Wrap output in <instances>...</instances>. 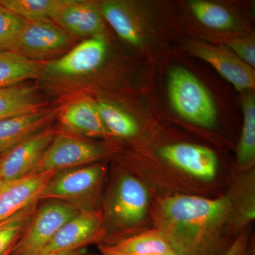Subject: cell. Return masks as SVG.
<instances>
[{
    "instance_id": "obj_23",
    "label": "cell",
    "mask_w": 255,
    "mask_h": 255,
    "mask_svg": "<svg viewBox=\"0 0 255 255\" xmlns=\"http://www.w3.org/2000/svg\"><path fill=\"white\" fill-rule=\"evenodd\" d=\"M189 5L196 18L207 27L228 30L235 26L233 15L221 5L201 0L190 1Z\"/></svg>"
},
{
    "instance_id": "obj_7",
    "label": "cell",
    "mask_w": 255,
    "mask_h": 255,
    "mask_svg": "<svg viewBox=\"0 0 255 255\" xmlns=\"http://www.w3.org/2000/svg\"><path fill=\"white\" fill-rule=\"evenodd\" d=\"M102 219L93 210L82 209L65 223L40 255L63 254L78 251L98 241L102 236Z\"/></svg>"
},
{
    "instance_id": "obj_31",
    "label": "cell",
    "mask_w": 255,
    "mask_h": 255,
    "mask_svg": "<svg viewBox=\"0 0 255 255\" xmlns=\"http://www.w3.org/2000/svg\"><path fill=\"white\" fill-rule=\"evenodd\" d=\"M11 253H7V254L4 255H10Z\"/></svg>"
},
{
    "instance_id": "obj_4",
    "label": "cell",
    "mask_w": 255,
    "mask_h": 255,
    "mask_svg": "<svg viewBox=\"0 0 255 255\" xmlns=\"http://www.w3.org/2000/svg\"><path fill=\"white\" fill-rule=\"evenodd\" d=\"M73 36L51 19L25 21L17 52L28 59L50 62L73 46Z\"/></svg>"
},
{
    "instance_id": "obj_9",
    "label": "cell",
    "mask_w": 255,
    "mask_h": 255,
    "mask_svg": "<svg viewBox=\"0 0 255 255\" xmlns=\"http://www.w3.org/2000/svg\"><path fill=\"white\" fill-rule=\"evenodd\" d=\"M191 54L205 60L236 90L243 92L255 87V71L230 49L201 41H191L187 46Z\"/></svg>"
},
{
    "instance_id": "obj_13",
    "label": "cell",
    "mask_w": 255,
    "mask_h": 255,
    "mask_svg": "<svg viewBox=\"0 0 255 255\" xmlns=\"http://www.w3.org/2000/svg\"><path fill=\"white\" fill-rule=\"evenodd\" d=\"M159 153L169 163L193 177L209 181L217 174L219 160L214 151L189 143L166 145Z\"/></svg>"
},
{
    "instance_id": "obj_26",
    "label": "cell",
    "mask_w": 255,
    "mask_h": 255,
    "mask_svg": "<svg viewBox=\"0 0 255 255\" xmlns=\"http://www.w3.org/2000/svg\"><path fill=\"white\" fill-rule=\"evenodd\" d=\"M25 21L0 4V53L17 52Z\"/></svg>"
},
{
    "instance_id": "obj_20",
    "label": "cell",
    "mask_w": 255,
    "mask_h": 255,
    "mask_svg": "<svg viewBox=\"0 0 255 255\" xmlns=\"http://www.w3.org/2000/svg\"><path fill=\"white\" fill-rule=\"evenodd\" d=\"M100 251L111 255H150L173 250L157 230L125 238L112 246H101Z\"/></svg>"
},
{
    "instance_id": "obj_1",
    "label": "cell",
    "mask_w": 255,
    "mask_h": 255,
    "mask_svg": "<svg viewBox=\"0 0 255 255\" xmlns=\"http://www.w3.org/2000/svg\"><path fill=\"white\" fill-rule=\"evenodd\" d=\"M233 212L228 197L169 196L159 202L157 231L178 255H222L223 230Z\"/></svg>"
},
{
    "instance_id": "obj_16",
    "label": "cell",
    "mask_w": 255,
    "mask_h": 255,
    "mask_svg": "<svg viewBox=\"0 0 255 255\" xmlns=\"http://www.w3.org/2000/svg\"><path fill=\"white\" fill-rule=\"evenodd\" d=\"M62 125L69 131L90 137L109 134L102 122L95 102L79 99L67 105L60 114Z\"/></svg>"
},
{
    "instance_id": "obj_12",
    "label": "cell",
    "mask_w": 255,
    "mask_h": 255,
    "mask_svg": "<svg viewBox=\"0 0 255 255\" xmlns=\"http://www.w3.org/2000/svg\"><path fill=\"white\" fill-rule=\"evenodd\" d=\"M56 173L28 174L16 180L0 184V223L40 201L42 193Z\"/></svg>"
},
{
    "instance_id": "obj_10",
    "label": "cell",
    "mask_w": 255,
    "mask_h": 255,
    "mask_svg": "<svg viewBox=\"0 0 255 255\" xmlns=\"http://www.w3.org/2000/svg\"><path fill=\"white\" fill-rule=\"evenodd\" d=\"M100 164L57 172L42 193L40 201L57 200L73 204L90 194L105 174Z\"/></svg>"
},
{
    "instance_id": "obj_18",
    "label": "cell",
    "mask_w": 255,
    "mask_h": 255,
    "mask_svg": "<svg viewBox=\"0 0 255 255\" xmlns=\"http://www.w3.org/2000/svg\"><path fill=\"white\" fill-rule=\"evenodd\" d=\"M44 105L35 87L20 84L0 89V120L38 112Z\"/></svg>"
},
{
    "instance_id": "obj_32",
    "label": "cell",
    "mask_w": 255,
    "mask_h": 255,
    "mask_svg": "<svg viewBox=\"0 0 255 255\" xmlns=\"http://www.w3.org/2000/svg\"><path fill=\"white\" fill-rule=\"evenodd\" d=\"M2 154L3 153H1V152H0V159H1V156H2Z\"/></svg>"
},
{
    "instance_id": "obj_27",
    "label": "cell",
    "mask_w": 255,
    "mask_h": 255,
    "mask_svg": "<svg viewBox=\"0 0 255 255\" xmlns=\"http://www.w3.org/2000/svg\"><path fill=\"white\" fill-rule=\"evenodd\" d=\"M230 49L251 68L255 65V47L253 40L233 38L228 43Z\"/></svg>"
},
{
    "instance_id": "obj_2",
    "label": "cell",
    "mask_w": 255,
    "mask_h": 255,
    "mask_svg": "<svg viewBox=\"0 0 255 255\" xmlns=\"http://www.w3.org/2000/svg\"><path fill=\"white\" fill-rule=\"evenodd\" d=\"M169 95L178 114L192 123L212 127L216 119V107L209 92L190 72L181 67L171 70Z\"/></svg>"
},
{
    "instance_id": "obj_5",
    "label": "cell",
    "mask_w": 255,
    "mask_h": 255,
    "mask_svg": "<svg viewBox=\"0 0 255 255\" xmlns=\"http://www.w3.org/2000/svg\"><path fill=\"white\" fill-rule=\"evenodd\" d=\"M107 153L102 146L68 133L56 134L29 174L58 172L98 160Z\"/></svg>"
},
{
    "instance_id": "obj_15",
    "label": "cell",
    "mask_w": 255,
    "mask_h": 255,
    "mask_svg": "<svg viewBox=\"0 0 255 255\" xmlns=\"http://www.w3.org/2000/svg\"><path fill=\"white\" fill-rule=\"evenodd\" d=\"M54 115L53 111L42 110L0 120V152L46 128Z\"/></svg>"
},
{
    "instance_id": "obj_30",
    "label": "cell",
    "mask_w": 255,
    "mask_h": 255,
    "mask_svg": "<svg viewBox=\"0 0 255 255\" xmlns=\"http://www.w3.org/2000/svg\"><path fill=\"white\" fill-rule=\"evenodd\" d=\"M111 255L107 254V253H102V252H101V255Z\"/></svg>"
},
{
    "instance_id": "obj_6",
    "label": "cell",
    "mask_w": 255,
    "mask_h": 255,
    "mask_svg": "<svg viewBox=\"0 0 255 255\" xmlns=\"http://www.w3.org/2000/svg\"><path fill=\"white\" fill-rule=\"evenodd\" d=\"M56 134L47 127L4 152L0 159V184L31 173Z\"/></svg>"
},
{
    "instance_id": "obj_19",
    "label": "cell",
    "mask_w": 255,
    "mask_h": 255,
    "mask_svg": "<svg viewBox=\"0 0 255 255\" xmlns=\"http://www.w3.org/2000/svg\"><path fill=\"white\" fill-rule=\"evenodd\" d=\"M48 63L29 60L14 52L0 53V89L40 76Z\"/></svg>"
},
{
    "instance_id": "obj_29",
    "label": "cell",
    "mask_w": 255,
    "mask_h": 255,
    "mask_svg": "<svg viewBox=\"0 0 255 255\" xmlns=\"http://www.w3.org/2000/svg\"><path fill=\"white\" fill-rule=\"evenodd\" d=\"M150 255H178L177 253H174V251L166 252V253H157V254Z\"/></svg>"
},
{
    "instance_id": "obj_21",
    "label": "cell",
    "mask_w": 255,
    "mask_h": 255,
    "mask_svg": "<svg viewBox=\"0 0 255 255\" xmlns=\"http://www.w3.org/2000/svg\"><path fill=\"white\" fill-rule=\"evenodd\" d=\"M244 124L241 141L238 145V162L242 167H248L255 158V100L253 93L246 94L242 101Z\"/></svg>"
},
{
    "instance_id": "obj_14",
    "label": "cell",
    "mask_w": 255,
    "mask_h": 255,
    "mask_svg": "<svg viewBox=\"0 0 255 255\" xmlns=\"http://www.w3.org/2000/svg\"><path fill=\"white\" fill-rule=\"evenodd\" d=\"M148 204V192L145 186L135 177L124 176L116 187L111 211L119 224L134 226L145 220Z\"/></svg>"
},
{
    "instance_id": "obj_17",
    "label": "cell",
    "mask_w": 255,
    "mask_h": 255,
    "mask_svg": "<svg viewBox=\"0 0 255 255\" xmlns=\"http://www.w3.org/2000/svg\"><path fill=\"white\" fill-rule=\"evenodd\" d=\"M97 6L104 19L122 40L134 46L141 44L143 40L141 24L127 4L119 1H105Z\"/></svg>"
},
{
    "instance_id": "obj_11",
    "label": "cell",
    "mask_w": 255,
    "mask_h": 255,
    "mask_svg": "<svg viewBox=\"0 0 255 255\" xmlns=\"http://www.w3.org/2000/svg\"><path fill=\"white\" fill-rule=\"evenodd\" d=\"M50 19L73 36H104V18L95 3L60 0Z\"/></svg>"
},
{
    "instance_id": "obj_8",
    "label": "cell",
    "mask_w": 255,
    "mask_h": 255,
    "mask_svg": "<svg viewBox=\"0 0 255 255\" xmlns=\"http://www.w3.org/2000/svg\"><path fill=\"white\" fill-rule=\"evenodd\" d=\"M107 51V44L104 36L87 38L58 59L48 62L43 73L58 78L88 75L102 65Z\"/></svg>"
},
{
    "instance_id": "obj_3",
    "label": "cell",
    "mask_w": 255,
    "mask_h": 255,
    "mask_svg": "<svg viewBox=\"0 0 255 255\" xmlns=\"http://www.w3.org/2000/svg\"><path fill=\"white\" fill-rule=\"evenodd\" d=\"M48 201L36 209L10 255H41L60 228L82 209L65 201Z\"/></svg>"
},
{
    "instance_id": "obj_24",
    "label": "cell",
    "mask_w": 255,
    "mask_h": 255,
    "mask_svg": "<svg viewBox=\"0 0 255 255\" xmlns=\"http://www.w3.org/2000/svg\"><path fill=\"white\" fill-rule=\"evenodd\" d=\"M34 203L0 223V255L11 253L37 209Z\"/></svg>"
},
{
    "instance_id": "obj_25",
    "label": "cell",
    "mask_w": 255,
    "mask_h": 255,
    "mask_svg": "<svg viewBox=\"0 0 255 255\" xmlns=\"http://www.w3.org/2000/svg\"><path fill=\"white\" fill-rule=\"evenodd\" d=\"M60 0H0V4L24 21L50 19Z\"/></svg>"
},
{
    "instance_id": "obj_22",
    "label": "cell",
    "mask_w": 255,
    "mask_h": 255,
    "mask_svg": "<svg viewBox=\"0 0 255 255\" xmlns=\"http://www.w3.org/2000/svg\"><path fill=\"white\" fill-rule=\"evenodd\" d=\"M104 125L108 131L115 136H133L138 131V126L127 112L117 106L106 102H95Z\"/></svg>"
},
{
    "instance_id": "obj_28",
    "label": "cell",
    "mask_w": 255,
    "mask_h": 255,
    "mask_svg": "<svg viewBox=\"0 0 255 255\" xmlns=\"http://www.w3.org/2000/svg\"><path fill=\"white\" fill-rule=\"evenodd\" d=\"M248 240L246 236H239L228 247L222 255H247Z\"/></svg>"
}]
</instances>
